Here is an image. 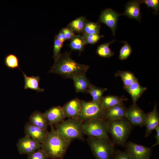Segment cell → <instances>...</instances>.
<instances>
[{"label": "cell", "instance_id": "9", "mask_svg": "<svg viewBox=\"0 0 159 159\" xmlns=\"http://www.w3.org/2000/svg\"><path fill=\"white\" fill-rule=\"evenodd\" d=\"M126 151L132 159L149 158L151 153V148L130 141L126 144Z\"/></svg>", "mask_w": 159, "mask_h": 159}, {"label": "cell", "instance_id": "34", "mask_svg": "<svg viewBox=\"0 0 159 159\" xmlns=\"http://www.w3.org/2000/svg\"><path fill=\"white\" fill-rule=\"evenodd\" d=\"M44 152L39 148L28 155L27 159H47Z\"/></svg>", "mask_w": 159, "mask_h": 159}, {"label": "cell", "instance_id": "35", "mask_svg": "<svg viewBox=\"0 0 159 159\" xmlns=\"http://www.w3.org/2000/svg\"><path fill=\"white\" fill-rule=\"evenodd\" d=\"M110 159H132L127 152L115 150Z\"/></svg>", "mask_w": 159, "mask_h": 159}, {"label": "cell", "instance_id": "5", "mask_svg": "<svg viewBox=\"0 0 159 159\" xmlns=\"http://www.w3.org/2000/svg\"><path fill=\"white\" fill-rule=\"evenodd\" d=\"M82 124V122L78 118H69L57 124L55 130L61 136L69 140L82 139L83 138Z\"/></svg>", "mask_w": 159, "mask_h": 159}, {"label": "cell", "instance_id": "7", "mask_svg": "<svg viewBox=\"0 0 159 159\" xmlns=\"http://www.w3.org/2000/svg\"><path fill=\"white\" fill-rule=\"evenodd\" d=\"M80 110L78 118L82 122L94 119H103L104 109L100 102H87L80 100Z\"/></svg>", "mask_w": 159, "mask_h": 159}, {"label": "cell", "instance_id": "11", "mask_svg": "<svg viewBox=\"0 0 159 159\" xmlns=\"http://www.w3.org/2000/svg\"><path fill=\"white\" fill-rule=\"evenodd\" d=\"M121 14L107 8L102 11L100 16L99 21L105 24L111 30L115 36L119 16Z\"/></svg>", "mask_w": 159, "mask_h": 159}, {"label": "cell", "instance_id": "28", "mask_svg": "<svg viewBox=\"0 0 159 159\" xmlns=\"http://www.w3.org/2000/svg\"><path fill=\"white\" fill-rule=\"evenodd\" d=\"M4 63L5 66L8 68L14 69L19 68V61L18 57L14 54H9L5 57Z\"/></svg>", "mask_w": 159, "mask_h": 159}, {"label": "cell", "instance_id": "32", "mask_svg": "<svg viewBox=\"0 0 159 159\" xmlns=\"http://www.w3.org/2000/svg\"><path fill=\"white\" fill-rule=\"evenodd\" d=\"M63 46V42L59 40L55 36L54 38L53 55L54 61L57 60L61 54V50Z\"/></svg>", "mask_w": 159, "mask_h": 159}, {"label": "cell", "instance_id": "17", "mask_svg": "<svg viewBox=\"0 0 159 159\" xmlns=\"http://www.w3.org/2000/svg\"><path fill=\"white\" fill-rule=\"evenodd\" d=\"M141 3V0H134L128 2L126 5L122 15L140 22L141 17L140 6Z\"/></svg>", "mask_w": 159, "mask_h": 159}, {"label": "cell", "instance_id": "25", "mask_svg": "<svg viewBox=\"0 0 159 159\" xmlns=\"http://www.w3.org/2000/svg\"><path fill=\"white\" fill-rule=\"evenodd\" d=\"M86 21L84 16H81L70 22L67 27L74 32L82 33Z\"/></svg>", "mask_w": 159, "mask_h": 159}, {"label": "cell", "instance_id": "15", "mask_svg": "<svg viewBox=\"0 0 159 159\" xmlns=\"http://www.w3.org/2000/svg\"><path fill=\"white\" fill-rule=\"evenodd\" d=\"M159 116L155 103L153 110L146 115L145 124L146 126L145 137L149 136L159 124Z\"/></svg>", "mask_w": 159, "mask_h": 159}, {"label": "cell", "instance_id": "18", "mask_svg": "<svg viewBox=\"0 0 159 159\" xmlns=\"http://www.w3.org/2000/svg\"><path fill=\"white\" fill-rule=\"evenodd\" d=\"M72 79L73 81L74 88L77 93H86L88 89L92 85L85 73L76 75Z\"/></svg>", "mask_w": 159, "mask_h": 159}, {"label": "cell", "instance_id": "10", "mask_svg": "<svg viewBox=\"0 0 159 159\" xmlns=\"http://www.w3.org/2000/svg\"><path fill=\"white\" fill-rule=\"evenodd\" d=\"M16 147L20 154L28 155L41 148L42 144L35 141L30 137L25 135L19 139Z\"/></svg>", "mask_w": 159, "mask_h": 159}, {"label": "cell", "instance_id": "4", "mask_svg": "<svg viewBox=\"0 0 159 159\" xmlns=\"http://www.w3.org/2000/svg\"><path fill=\"white\" fill-rule=\"evenodd\" d=\"M87 141L96 159H110L115 150L114 143L109 137H88Z\"/></svg>", "mask_w": 159, "mask_h": 159}, {"label": "cell", "instance_id": "24", "mask_svg": "<svg viewBox=\"0 0 159 159\" xmlns=\"http://www.w3.org/2000/svg\"><path fill=\"white\" fill-rule=\"evenodd\" d=\"M107 90L106 88L99 87L92 84L88 89L86 93L89 94L92 97V102H100L103 97L104 93Z\"/></svg>", "mask_w": 159, "mask_h": 159}, {"label": "cell", "instance_id": "13", "mask_svg": "<svg viewBox=\"0 0 159 159\" xmlns=\"http://www.w3.org/2000/svg\"><path fill=\"white\" fill-rule=\"evenodd\" d=\"M126 109L122 103L104 109L103 119L107 120H114L125 117Z\"/></svg>", "mask_w": 159, "mask_h": 159}, {"label": "cell", "instance_id": "21", "mask_svg": "<svg viewBox=\"0 0 159 159\" xmlns=\"http://www.w3.org/2000/svg\"><path fill=\"white\" fill-rule=\"evenodd\" d=\"M21 72L24 76V89H29L38 92H42L44 91V89L41 88L39 87V83L40 80L39 76L38 75L28 76L23 72Z\"/></svg>", "mask_w": 159, "mask_h": 159}, {"label": "cell", "instance_id": "31", "mask_svg": "<svg viewBox=\"0 0 159 159\" xmlns=\"http://www.w3.org/2000/svg\"><path fill=\"white\" fill-rule=\"evenodd\" d=\"M81 36L86 45L95 44L103 37V36L100 35L99 34H82Z\"/></svg>", "mask_w": 159, "mask_h": 159}, {"label": "cell", "instance_id": "22", "mask_svg": "<svg viewBox=\"0 0 159 159\" xmlns=\"http://www.w3.org/2000/svg\"><path fill=\"white\" fill-rule=\"evenodd\" d=\"M127 99L115 95H108L103 97L100 102L104 109L122 103Z\"/></svg>", "mask_w": 159, "mask_h": 159}, {"label": "cell", "instance_id": "8", "mask_svg": "<svg viewBox=\"0 0 159 159\" xmlns=\"http://www.w3.org/2000/svg\"><path fill=\"white\" fill-rule=\"evenodd\" d=\"M146 115L136 104H133L126 109L125 118L131 125L142 127L145 125Z\"/></svg>", "mask_w": 159, "mask_h": 159}, {"label": "cell", "instance_id": "12", "mask_svg": "<svg viewBox=\"0 0 159 159\" xmlns=\"http://www.w3.org/2000/svg\"><path fill=\"white\" fill-rule=\"evenodd\" d=\"M24 131L26 136L30 137L35 141L41 144L44 141L47 132V130L42 129L29 122L26 123Z\"/></svg>", "mask_w": 159, "mask_h": 159}, {"label": "cell", "instance_id": "33", "mask_svg": "<svg viewBox=\"0 0 159 159\" xmlns=\"http://www.w3.org/2000/svg\"><path fill=\"white\" fill-rule=\"evenodd\" d=\"M143 3L148 7H151L154 10L153 13L157 14L159 10V1L158 0H141Z\"/></svg>", "mask_w": 159, "mask_h": 159}, {"label": "cell", "instance_id": "1", "mask_svg": "<svg viewBox=\"0 0 159 159\" xmlns=\"http://www.w3.org/2000/svg\"><path fill=\"white\" fill-rule=\"evenodd\" d=\"M71 141L59 134L52 127L50 131L47 132L41 148L48 158L63 159Z\"/></svg>", "mask_w": 159, "mask_h": 159}, {"label": "cell", "instance_id": "37", "mask_svg": "<svg viewBox=\"0 0 159 159\" xmlns=\"http://www.w3.org/2000/svg\"><path fill=\"white\" fill-rule=\"evenodd\" d=\"M154 130H155L156 132V134L155 136V138L156 139V142L155 144L152 145L151 148L157 146L159 144V124L156 127Z\"/></svg>", "mask_w": 159, "mask_h": 159}, {"label": "cell", "instance_id": "16", "mask_svg": "<svg viewBox=\"0 0 159 159\" xmlns=\"http://www.w3.org/2000/svg\"><path fill=\"white\" fill-rule=\"evenodd\" d=\"M80 100L74 98L65 104L62 107L65 117L78 118L80 110Z\"/></svg>", "mask_w": 159, "mask_h": 159}, {"label": "cell", "instance_id": "14", "mask_svg": "<svg viewBox=\"0 0 159 159\" xmlns=\"http://www.w3.org/2000/svg\"><path fill=\"white\" fill-rule=\"evenodd\" d=\"M48 124L51 127L64 120L65 118L62 107L59 106L53 107L44 113Z\"/></svg>", "mask_w": 159, "mask_h": 159}, {"label": "cell", "instance_id": "36", "mask_svg": "<svg viewBox=\"0 0 159 159\" xmlns=\"http://www.w3.org/2000/svg\"><path fill=\"white\" fill-rule=\"evenodd\" d=\"M61 30L64 34L66 40H70L75 35L74 32L67 27Z\"/></svg>", "mask_w": 159, "mask_h": 159}, {"label": "cell", "instance_id": "26", "mask_svg": "<svg viewBox=\"0 0 159 159\" xmlns=\"http://www.w3.org/2000/svg\"><path fill=\"white\" fill-rule=\"evenodd\" d=\"M69 47L72 50L77 51L80 53L86 45L81 36L75 35L70 40Z\"/></svg>", "mask_w": 159, "mask_h": 159}, {"label": "cell", "instance_id": "27", "mask_svg": "<svg viewBox=\"0 0 159 159\" xmlns=\"http://www.w3.org/2000/svg\"><path fill=\"white\" fill-rule=\"evenodd\" d=\"M116 41L114 40L111 42L99 45L97 49V54L99 56L104 58H109L113 56L114 53L110 49L109 46Z\"/></svg>", "mask_w": 159, "mask_h": 159}, {"label": "cell", "instance_id": "39", "mask_svg": "<svg viewBox=\"0 0 159 159\" xmlns=\"http://www.w3.org/2000/svg\"><path fill=\"white\" fill-rule=\"evenodd\" d=\"M150 159V158H146V159Z\"/></svg>", "mask_w": 159, "mask_h": 159}, {"label": "cell", "instance_id": "29", "mask_svg": "<svg viewBox=\"0 0 159 159\" xmlns=\"http://www.w3.org/2000/svg\"><path fill=\"white\" fill-rule=\"evenodd\" d=\"M100 26L98 23L87 21L85 25L82 34H99Z\"/></svg>", "mask_w": 159, "mask_h": 159}, {"label": "cell", "instance_id": "2", "mask_svg": "<svg viewBox=\"0 0 159 159\" xmlns=\"http://www.w3.org/2000/svg\"><path fill=\"white\" fill-rule=\"evenodd\" d=\"M89 66L79 63L72 59L70 54L61 53L49 71V73L58 74L66 78L72 79L75 75L85 73L88 70Z\"/></svg>", "mask_w": 159, "mask_h": 159}, {"label": "cell", "instance_id": "6", "mask_svg": "<svg viewBox=\"0 0 159 159\" xmlns=\"http://www.w3.org/2000/svg\"><path fill=\"white\" fill-rule=\"evenodd\" d=\"M83 134L95 138H109L107 131V120L104 119H94L82 122Z\"/></svg>", "mask_w": 159, "mask_h": 159}, {"label": "cell", "instance_id": "19", "mask_svg": "<svg viewBox=\"0 0 159 159\" xmlns=\"http://www.w3.org/2000/svg\"><path fill=\"white\" fill-rule=\"evenodd\" d=\"M147 89L146 87L140 85L137 79L125 89L130 95L133 104L136 105L138 100Z\"/></svg>", "mask_w": 159, "mask_h": 159}, {"label": "cell", "instance_id": "23", "mask_svg": "<svg viewBox=\"0 0 159 159\" xmlns=\"http://www.w3.org/2000/svg\"><path fill=\"white\" fill-rule=\"evenodd\" d=\"M116 77L119 76L124 84L123 88L125 89L137 80L134 74L129 71H118L115 74Z\"/></svg>", "mask_w": 159, "mask_h": 159}, {"label": "cell", "instance_id": "20", "mask_svg": "<svg viewBox=\"0 0 159 159\" xmlns=\"http://www.w3.org/2000/svg\"><path fill=\"white\" fill-rule=\"evenodd\" d=\"M31 124L47 130L48 122L44 113L38 110L33 112L29 118Z\"/></svg>", "mask_w": 159, "mask_h": 159}, {"label": "cell", "instance_id": "3", "mask_svg": "<svg viewBox=\"0 0 159 159\" xmlns=\"http://www.w3.org/2000/svg\"><path fill=\"white\" fill-rule=\"evenodd\" d=\"M107 120V131L114 143L122 146L126 143L131 132V125L125 117Z\"/></svg>", "mask_w": 159, "mask_h": 159}, {"label": "cell", "instance_id": "38", "mask_svg": "<svg viewBox=\"0 0 159 159\" xmlns=\"http://www.w3.org/2000/svg\"><path fill=\"white\" fill-rule=\"evenodd\" d=\"M55 36L59 40L63 42L66 40L64 34L61 29L60 30L58 34L56 35Z\"/></svg>", "mask_w": 159, "mask_h": 159}, {"label": "cell", "instance_id": "30", "mask_svg": "<svg viewBox=\"0 0 159 159\" xmlns=\"http://www.w3.org/2000/svg\"><path fill=\"white\" fill-rule=\"evenodd\" d=\"M124 45L120 50L119 58L121 60L127 59L130 56L132 50L130 46L126 41L123 42Z\"/></svg>", "mask_w": 159, "mask_h": 159}]
</instances>
